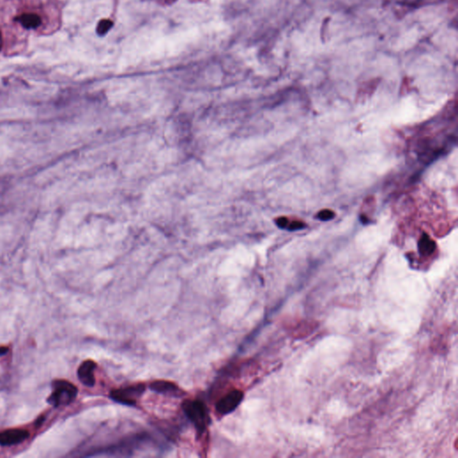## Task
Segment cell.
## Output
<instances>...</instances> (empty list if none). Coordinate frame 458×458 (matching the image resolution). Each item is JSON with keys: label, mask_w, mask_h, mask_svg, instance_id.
<instances>
[{"label": "cell", "mask_w": 458, "mask_h": 458, "mask_svg": "<svg viewBox=\"0 0 458 458\" xmlns=\"http://www.w3.org/2000/svg\"><path fill=\"white\" fill-rule=\"evenodd\" d=\"M182 406L188 419L192 421L196 429L202 433L210 422L206 405L199 400H185Z\"/></svg>", "instance_id": "6da1fadb"}, {"label": "cell", "mask_w": 458, "mask_h": 458, "mask_svg": "<svg viewBox=\"0 0 458 458\" xmlns=\"http://www.w3.org/2000/svg\"><path fill=\"white\" fill-rule=\"evenodd\" d=\"M53 388L54 390L48 398V403L54 407L71 404L78 393L77 387L67 380H56Z\"/></svg>", "instance_id": "7a4b0ae2"}, {"label": "cell", "mask_w": 458, "mask_h": 458, "mask_svg": "<svg viewBox=\"0 0 458 458\" xmlns=\"http://www.w3.org/2000/svg\"><path fill=\"white\" fill-rule=\"evenodd\" d=\"M145 388V385L141 383L115 389L110 392V398L119 404L133 406L143 395Z\"/></svg>", "instance_id": "3957f363"}, {"label": "cell", "mask_w": 458, "mask_h": 458, "mask_svg": "<svg viewBox=\"0 0 458 458\" xmlns=\"http://www.w3.org/2000/svg\"><path fill=\"white\" fill-rule=\"evenodd\" d=\"M243 399L244 393L241 390L235 389L228 392L226 395L219 399L216 404V409L222 415H226L238 408Z\"/></svg>", "instance_id": "277c9868"}, {"label": "cell", "mask_w": 458, "mask_h": 458, "mask_svg": "<svg viewBox=\"0 0 458 458\" xmlns=\"http://www.w3.org/2000/svg\"><path fill=\"white\" fill-rule=\"evenodd\" d=\"M29 437V432L25 429H9L0 432V445L13 446L25 441Z\"/></svg>", "instance_id": "5b68a950"}, {"label": "cell", "mask_w": 458, "mask_h": 458, "mask_svg": "<svg viewBox=\"0 0 458 458\" xmlns=\"http://www.w3.org/2000/svg\"><path fill=\"white\" fill-rule=\"evenodd\" d=\"M96 368V363L92 360H87L80 365L77 375L80 381L84 384V386L93 387L95 385L96 380L94 376V371Z\"/></svg>", "instance_id": "8992f818"}, {"label": "cell", "mask_w": 458, "mask_h": 458, "mask_svg": "<svg viewBox=\"0 0 458 458\" xmlns=\"http://www.w3.org/2000/svg\"><path fill=\"white\" fill-rule=\"evenodd\" d=\"M150 388L152 391L173 397H179L183 395V392L177 385L166 380H155L150 383Z\"/></svg>", "instance_id": "52a82bcc"}, {"label": "cell", "mask_w": 458, "mask_h": 458, "mask_svg": "<svg viewBox=\"0 0 458 458\" xmlns=\"http://www.w3.org/2000/svg\"><path fill=\"white\" fill-rule=\"evenodd\" d=\"M15 20L26 29H36L42 25V19L34 13H24L15 18Z\"/></svg>", "instance_id": "ba28073f"}, {"label": "cell", "mask_w": 458, "mask_h": 458, "mask_svg": "<svg viewBox=\"0 0 458 458\" xmlns=\"http://www.w3.org/2000/svg\"><path fill=\"white\" fill-rule=\"evenodd\" d=\"M436 249V244L427 235H423L418 243V250L421 255H430Z\"/></svg>", "instance_id": "9c48e42d"}, {"label": "cell", "mask_w": 458, "mask_h": 458, "mask_svg": "<svg viewBox=\"0 0 458 458\" xmlns=\"http://www.w3.org/2000/svg\"><path fill=\"white\" fill-rule=\"evenodd\" d=\"M113 22L109 19L101 20L97 26V33L99 35H105L112 28Z\"/></svg>", "instance_id": "30bf717a"}, {"label": "cell", "mask_w": 458, "mask_h": 458, "mask_svg": "<svg viewBox=\"0 0 458 458\" xmlns=\"http://www.w3.org/2000/svg\"><path fill=\"white\" fill-rule=\"evenodd\" d=\"M335 217V213L331 210H328V209H324V210H321L320 212L317 214V217L321 220L327 221L329 220V219H332L333 217Z\"/></svg>", "instance_id": "8fae6325"}, {"label": "cell", "mask_w": 458, "mask_h": 458, "mask_svg": "<svg viewBox=\"0 0 458 458\" xmlns=\"http://www.w3.org/2000/svg\"><path fill=\"white\" fill-rule=\"evenodd\" d=\"M305 227V224H304L303 222L301 221H295L291 223L290 225H288V229L289 231H296V230H299V229L304 228Z\"/></svg>", "instance_id": "7c38bea8"}, {"label": "cell", "mask_w": 458, "mask_h": 458, "mask_svg": "<svg viewBox=\"0 0 458 458\" xmlns=\"http://www.w3.org/2000/svg\"><path fill=\"white\" fill-rule=\"evenodd\" d=\"M277 225H279L280 228L287 229L288 226V219L287 217H279L276 220Z\"/></svg>", "instance_id": "4fadbf2b"}, {"label": "cell", "mask_w": 458, "mask_h": 458, "mask_svg": "<svg viewBox=\"0 0 458 458\" xmlns=\"http://www.w3.org/2000/svg\"><path fill=\"white\" fill-rule=\"evenodd\" d=\"M155 1H157L159 4L171 5L173 4L176 0H155Z\"/></svg>", "instance_id": "5bb4252c"}, {"label": "cell", "mask_w": 458, "mask_h": 458, "mask_svg": "<svg viewBox=\"0 0 458 458\" xmlns=\"http://www.w3.org/2000/svg\"><path fill=\"white\" fill-rule=\"evenodd\" d=\"M9 352V349L7 347H0V355L7 354Z\"/></svg>", "instance_id": "9a60e30c"}, {"label": "cell", "mask_w": 458, "mask_h": 458, "mask_svg": "<svg viewBox=\"0 0 458 458\" xmlns=\"http://www.w3.org/2000/svg\"><path fill=\"white\" fill-rule=\"evenodd\" d=\"M2 45H3V37H2V34H1V32H0V50L2 48Z\"/></svg>", "instance_id": "2e32d148"}]
</instances>
